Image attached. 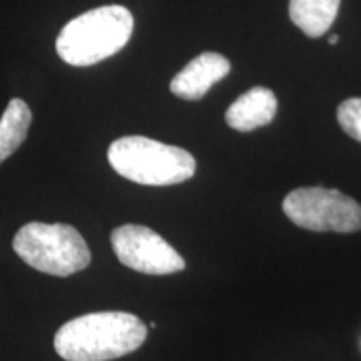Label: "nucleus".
Instances as JSON below:
<instances>
[{"instance_id": "nucleus-1", "label": "nucleus", "mask_w": 361, "mask_h": 361, "mask_svg": "<svg viewBox=\"0 0 361 361\" xmlns=\"http://www.w3.org/2000/svg\"><path fill=\"white\" fill-rule=\"evenodd\" d=\"M147 326L124 311H99L62 324L54 348L66 361H111L141 348Z\"/></svg>"}, {"instance_id": "nucleus-2", "label": "nucleus", "mask_w": 361, "mask_h": 361, "mask_svg": "<svg viewBox=\"0 0 361 361\" xmlns=\"http://www.w3.org/2000/svg\"><path fill=\"white\" fill-rule=\"evenodd\" d=\"M134 17L124 6H104L72 19L56 40L59 57L74 67L94 66L129 42Z\"/></svg>"}, {"instance_id": "nucleus-3", "label": "nucleus", "mask_w": 361, "mask_h": 361, "mask_svg": "<svg viewBox=\"0 0 361 361\" xmlns=\"http://www.w3.org/2000/svg\"><path fill=\"white\" fill-rule=\"evenodd\" d=\"M107 159L117 174L144 186H173L196 173L191 152L144 135L117 139L109 146Z\"/></svg>"}, {"instance_id": "nucleus-4", "label": "nucleus", "mask_w": 361, "mask_h": 361, "mask_svg": "<svg viewBox=\"0 0 361 361\" xmlns=\"http://www.w3.org/2000/svg\"><path fill=\"white\" fill-rule=\"evenodd\" d=\"M12 246L30 268L52 276H71L90 263L87 243L69 224L29 223L17 231Z\"/></svg>"}, {"instance_id": "nucleus-5", "label": "nucleus", "mask_w": 361, "mask_h": 361, "mask_svg": "<svg viewBox=\"0 0 361 361\" xmlns=\"http://www.w3.org/2000/svg\"><path fill=\"white\" fill-rule=\"evenodd\" d=\"M283 211L291 223L308 231H361V204L338 189L298 188L284 197Z\"/></svg>"}, {"instance_id": "nucleus-6", "label": "nucleus", "mask_w": 361, "mask_h": 361, "mask_svg": "<svg viewBox=\"0 0 361 361\" xmlns=\"http://www.w3.org/2000/svg\"><path fill=\"white\" fill-rule=\"evenodd\" d=\"M117 259L144 274H173L186 268L183 256L166 239L146 226L124 224L111 234Z\"/></svg>"}, {"instance_id": "nucleus-7", "label": "nucleus", "mask_w": 361, "mask_h": 361, "mask_svg": "<svg viewBox=\"0 0 361 361\" xmlns=\"http://www.w3.org/2000/svg\"><path fill=\"white\" fill-rule=\"evenodd\" d=\"M231 64L218 52H204L194 57L179 74L171 80V92L186 101H200L216 82L224 79Z\"/></svg>"}, {"instance_id": "nucleus-8", "label": "nucleus", "mask_w": 361, "mask_h": 361, "mask_svg": "<svg viewBox=\"0 0 361 361\" xmlns=\"http://www.w3.org/2000/svg\"><path fill=\"white\" fill-rule=\"evenodd\" d=\"M278 99L268 87H252L241 94L226 111V123L239 133H250L274 119Z\"/></svg>"}, {"instance_id": "nucleus-9", "label": "nucleus", "mask_w": 361, "mask_h": 361, "mask_svg": "<svg viewBox=\"0 0 361 361\" xmlns=\"http://www.w3.org/2000/svg\"><path fill=\"white\" fill-rule=\"evenodd\" d=\"M341 0H290V17L311 39L328 32L338 16Z\"/></svg>"}, {"instance_id": "nucleus-10", "label": "nucleus", "mask_w": 361, "mask_h": 361, "mask_svg": "<svg viewBox=\"0 0 361 361\" xmlns=\"http://www.w3.org/2000/svg\"><path fill=\"white\" fill-rule=\"evenodd\" d=\"M32 123V112L22 99H12L0 119V164L25 141Z\"/></svg>"}, {"instance_id": "nucleus-11", "label": "nucleus", "mask_w": 361, "mask_h": 361, "mask_svg": "<svg viewBox=\"0 0 361 361\" xmlns=\"http://www.w3.org/2000/svg\"><path fill=\"white\" fill-rule=\"evenodd\" d=\"M338 123L350 137L361 142V97L346 99L336 111Z\"/></svg>"}, {"instance_id": "nucleus-12", "label": "nucleus", "mask_w": 361, "mask_h": 361, "mask_svg": "<svg viewBox=\"0 0 361 361\" xmlns=\"http://www.w3.org/2000/svg\"><path fill=\"white\" fill-rule=\"evenodd\" d=\"M338 40H340V37H338V35H331V37H329L328 42L331 44V45H336V44H338Z\"/></svg>"}]
</instances>
